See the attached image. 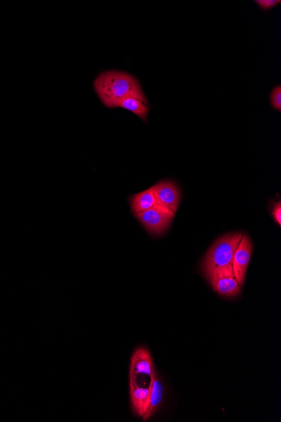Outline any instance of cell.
Returning <instances> with one entry per match:
<instances>
[{"label": "cell", "mask_w": 281, "mask_h": 422, "mask_svg": "<svg viewBox=\"0 0 281 422\" xmlns=\"http://www.w3.org/2000/svg\"><path fill=\"white\" fill-rule=\"evenodd\" d=\"M242 237L241 233H232L216 240L207 251L202 264L204 275L233 271L235 251Z\"/></svg>", "instance_id": "cell-2"}, {"label": "cell", "mask_w": 281, "mask_h": 422, "mask_svg": "<svg viewBox=\"0 0 281 422\" xmlns=\"http://www.w3.org/2000/svg\"><path fill=\"white\" fill-rule=\"evenodd\" d=\"M130 201L131 211L135 215L145 212L158 205L153 187L131 196Z\"/></svg>", "instance_id": "cell-10"}, {"label": "cell", "mask_w": 281, "mask_h": 422, "mask_svg": "<svg viewBox=\"0 0 281 422\" xmlns=\"http://www.w3.org/2000/svg\"><path fill=\"white\" fill-rule=\"evenodd\" d=\"M270 104L275 111H281V87L277 85L270 93Z\"/></svg>", "instance_id": "cell-12"}, {"label": "cell", "mask_w": 281, "mask_h": 422, "mask_svg": "<svg viewBox=\"0 0 281 422\" xmlns=\"http://www.w3.org/2000/svg\"><path fill=\"white\" fill-rule=\"evenodd\" d=\"M94 87L99 100L109 109H116L118 104L128 97L138 98L149 106L138 80L126 72H104L94 80Z\"/></svg>", "instance_id": "cell-1"}, {"label": "cell", "mask_w": 281, "mask_h": 422, "mask_svg": "<svg viewBox=\"0 0 281 422\" xmlns=\"http://www.w3.org/2000/svg\"><path fill=\"white\" fill-rule=\"evenodd\" d=\"M150 398H149V405L146 414L143 417L144 421H147L155 414L158 408H160L162 399H164L165 387L162 384L160 377L158 376L156 372L151 377L150 379Z\"/></svg>", "instance_id": "cell-9"}, {"label": "cell", "mask_w": 281, "mask_h": 422, "mask_svg": "<svg viewBox=\"0 0 281 422\" xmlns=\"http://www.w3.org/2000/svg\"><path fill=\"white\" fill-rule=\"evenodd\" d=\"M130 393L131 406L136 415L143 417L148 411L149 398H150V384L147 388L140 387L137 380L130 379Z\"/></svg>", "instance_id": "cell-8"}, {"label": "cell", "mask_w": 281, "mask_h": 422, "mask_svg": "<svg viewBox=\"0 0 281 422\" xmlns=\"http://www.w3.org/2000/svg\"><path fill=\"white\" fill-rule=\"evenodd\" d=\"M255 3L262 11H269L272 9L279 6L281 1L280 0H256Z\"/></svg>", "instance_id": "cell-13"}, {"label": "cell", "mask_w": 281, "mask_h": 422, "mask_svg": "<svg viewBox=\"0 0 281 422\" xmlns=\"http://www.w3.org/2000/svg\"><path fill=\"white\" fill-rule=\"evenodd\" d=\"M206 277L221 297L232 299L241 294V287L236 280L233 271L213 273Z\"/></svg>", "instance_id": "cell-5"}, {"label": "cell", "mask_w": 281, "mask_h": 422, "mask_svg": "<svg viewBox=\"0 0 281 422\" xmlns=\"http://www.w3.org/2000/svg\"><path fill=\"white\" fill-rule=\"evenodd\" d=\"M155 372L150 352L145 348H139L131 359L130 379L137 380L139 375L151 377Z\"/></svg>", "instance_id": "cell-7"}, {"label": "cell", "mask_w": 281, "mask_h": 422, "mask_svg": "<svg viewBox=\"0 0 281 422\" xmlns=\"http://www.w3.org/2000/svg\"><path fill=\"white\" fill-rule=\"evenodd\" d=\"M175 214L171 209L157 205L135 216L149 233L153 235H160L169 230Z\"/></svg>", "instance_id": "cell-3"}, {"label": "cell", "mask_w": 281, "mask_h": 422, "mask_svg": "<svg viewBox=\"0 0 281 422\" xmlns=\"http://www.w3.org/2000/svg\"><path fill=\"white\" fill-rule=\"evenodd\" d=\"M253 253V244L251 240L246 235H243L241 240L236 249L233 260V271L236 280L240 287L244 285L248 264L250 262Z\"/></svg>", "instance_id": "cell-4"}, {"label": "cell", "mask_w": 281, "mask_h": 422, "mask_svg": "<svg viewBox=\"0 0 281 422\" xmlns=\"http://www.w3.org/2000/svg\"><path fill=\"white\" fill-rule=\"evenodd\" d=\"M272 215L275 219V222L277 223L278 226H281V203L278 201L277 204H275L274 209L272 210Z\"/></svg>", "instance_id": "cell-14"}, {"label": "cell", "mask_w": 281, "mask_h": 422, "mask_svg": "<svg viewBox=\"0 0 281 422\" xmlns=\"http://www.w3.org/2000/svg\"><path fill=\"white\" fill-rule=\"evenodd\" d=\"M157 204L170 209L176 213L181 200L180 190L176 184L171 181H161L153 186Z\"/></svg>", "instance_id": "cell-6"}, {"label": "cell", "mask_w": 281, "mask_h": 422, "mask_svg": "<svg viewBox=\"0 0 281 422\" xmlns=\"http://www.w3.org/2000/svg\"><path fill=\"white\" fill-rule=\"evenodd\" d=\"M117 107H121L122 109L133 112V114L137 115L145 123H148V116L149 114L148 105L145 104L139 99L135 97L125 98L124 100H122L118 104Z\"/></svg>", "instance_id": "cell-11"}]
</instances>
